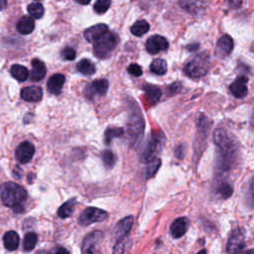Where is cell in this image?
Returning <instances> with one entry per match:
<instances>
[{"mask_svg": "<svg viewBox=\"0 0 254 254\" xmlns=\"http://www.w3.org/2000/svg\"><path fill=\"white\" fill-rule=\"evenodd\" d=\"M0 197H1L4 205L13 208L16 213H19L23 210L22 203L27 199V192L20 185L9 182L0 188Z\"/></svg>", "mask_w": 254, "mask_h": 254, "instance_id": "1", "label": "cell"}, {"mask_svg": "<svg viewBox=\"0 0 254 254\" xmlns=\"http://www.w3.org/2000/svg\"><path fill=\"white\" fill-rule=\"evenodd\" d=\"M118 41V36L115 33L107 31L100 39L94 42V54L100 59L106 58L116 48Z\"/></svg>", "mask_w": 254, "mask_h": 254, "instance_id": "2", "label": "cell"}, {"mask_svg": "<svg viewBox=\"0 0 254 254\" xmlns=\"http://www.w3.org/2000/svg\"><path fill=\"white\" fill-rule=\"evenodd\" d=\"M209 57L207 54L203 53L196 56L185 67V73L187 76L193 78H200L206 75L209 69Z\"/></svg>", "mask_w": 254, "mask_h": 254, "instance_id": "3", "label": "cell"}, {"mask_svg": "<svg viewBox=\"0 0 254 254\" xmlns=\"http://www.w3.org/2000/svg\"><path fill=\"white\" fill-rule=\"evenodd\" d=\"M165 143V136L162 132H154L149 137L147 143L141 154V161L143 163H149L156 158V155L160 153Z\"/></svg>", "mask_w": 254, "mask_h": 254, "instance_id": "4", "label": "cell"}, {"mask_svg": "<svg viewBox=\"0 0 254 254\" xmlns=\"http://www.w3.org/2000/svg\"><path fill=\"white\" fill-rule=\"evenodd\" d=\"M103 233L101 230H95L84 237L81 245V254H102V241Z\"/></svg>", "mask_w": 254, "mask_h": 254, "instance_id": "5", "label": "cell"}, {"mask_svg": "<svg viewBox=\"0 0 254 254\" xmlns=\"http://www.w3.org/2000/svg\"><path fill=\"white\" fill-rule=\"evenodd\" d=\"M108 214L105 210L98 207H88L82 211L78 218V224L80 226H90L95 223H101L107 219Z\"/></svg>", "mask_w": 254, "mask_h": 254, "instance_id": "6", "label": "cell"}, {"mask_svg": "<svg viewBox=\"0 0 254 254\" xmlns=\"http://www.w3.org/2000/svg\"><path fill=\"white\" fill-rule=\"evenodd\" d=\"M143 129H144V121L142 119V116L139 110H137V113L133 112V114H131V117L128 123V134L131 140L133 141V143H135V145L140 141V138L143 133Z\"/></svg>", "mask_w": 254, "mask_h": 254, "instance_id": "7", "label": "cell"}, {"mask_svg": "<svg viewBox=\"0 0 254 254\" xmlns=\"http://www.w3.org/2000/svg\"><path fill=\"white\" fill-rule=\"evenodd\" d=\"M245 235L242 229H234L228 241L227 252L229 254H238L244 247Z\"/></svg>", "mask_w": 254, "mask_h": 254, "instance_id": "8", "label": "cell"}, {"mask_svg": "<svg viewBox=\"0 0 254 254\" xmlns=\"http://www.w3.org/2000/svg\"><path fill=\"white\" fill-rule=\"evenodd\" d=\"M108 86L109 84L107 79H97L86 87V89H84V95L89 99H94L97 96H104L108 90Z\"/></svg>", "mask_w": 254, "mask_h": 254, "instance_id": "9", "label": "cell"}, {"mask_svg": "<svg viewBox=\"0 0 254 254\" xmlns=\"http://www.w3.org/2000/svg\"><path fill=\"white\" fill-rule=\"evenodd\" d=\"M146 50L149 54L151 55H156L159 52L165 51L169 47V42L168 40L159 35H154L151 36L147 41H146Z\"/></svg>", "mask_w": 254, "mask_h": 254, "instance_id": "10", "label": "cell"}, {"mask_svg": "<svg viewBox=\"0 0 254 254\" xmlns=\"http://www.w3.org/2000/svg\"><path fill=\"white\" fill-rule=\"evenodd\" d=\"M35 154V147L29 141H24L19 144L15 151L16 159L21 164H26L31 161Z\"/></svg>", "mask_w": 254, "mask_h": 254, "instance_id": "11", "label": "cell"}, {"mask_svg": "<svg viewBox=\"0 0 254 254\" xmlns=\"http://www.w3.org/2000/svg\"><path fill=\"white\" fill-rule=\"evenodd\" d=\"M133 225H134V218L132 216L126 217L123 220H121L119 223H117L113 232L116 240L121 239L125 236H128Z\"/></svg>", "mask_w": 254, "mask_h": 254, "instance_id": "12", "label": "cell"}, {"mask_svg": "<svg viewBox=\"0 0 254 254\" xmlns=\"http://www.w3.org/2000/svg\"><path fill=\"white\" fill-rule=\"evenodd\" d=\"M247 77L238 76L229 86V91L236 99H243L248 93L247 89Z\"/></svg>", "mask_w": 254, "mask_h": 254, "instance_id": "13", "label": "cell"}, {"mask_svg": "<svg viewBox=\"0 0 254 254\" xmlns=\"http://www.w3.org/2000/svg\"><path fill=\"white\" fill-rule=\"evenodd\" d=\"M108 31V27L105 24H97L89 29H87L83 33L84 38L90 43H94L98 39H100L102 35H104Z\"/></svg>", "mask_w": 254, "mask_h": 254, "instance_id": "14", "label": "cell"}, {"mask_svg": "<svg viewBox=\"0 0 254 254\" xmlns=\"http://www.w3.org/2000/svg\"><path fill=\"white\" fill-rule=\"evenodd\" d=\"M21 98L22 100L29 102H37L43 98V91L37 86L26 87L21 91Z\"/></svg>", "mask_w": 254, "mask_h": 254, "instance_id": "15", "label": "cell"}, {"mask_svg": "<svg viewBox=\"0 0 254 254\" xmlns=\"http://www.w3.org/2000/svg\"><path fill=\"white\" fill-rule=\"evenodd\" d=\"M65 80H66V78H65L64 75H62V74L53 75L47 82L48 92L52 95H55V96L60 95L61 92H62V89L64 87Z\"/></svg>", "mask_w": 254, "mask_h": 254, "instance_id": "16", "label": "cell"}, {"mask_svg": "<svg viewBox=\"0 0 254 254\" xmlns=\"http://www.w3.org/2000/svg\"><path fill=\"white\" fill-rule=\"evenodd\" d=\"M233 49V40L230 36L225 35L223 36L217 44V53L220 57L229 56Z\"/></svg>", "mask_w": 254, "mask_h": 254, "instance_id": "17", "label": "cell"}, {"mask_svg": "<svg viewBox=\"0 0 254 254\" xmlns=\"http://www.w3.org/2000/svg\"><path fill=\"white\" fill-rule=\"evenodd\" d=\"M189 221L186 218H179L173 222L170 228L171 234L174 238L182 237L188 230Z\"/></svg>", "mask_w": 254, "mask_h": 254, "instance_id": "18", "label": "cell"}, {"mask_svg": "<svg viewBox=\"0 0 254 254\" xmlns=\"http://www.w3.org/2000/svg\"><path fill=\"white\" fill-rule=\"evenodd\" d=\"M46 66L43 62L39 59L32 60V73L30 76L33 81H40L43 79L46 76Z\"/></svg>", "mask_w": 254, "mask_h": 254, "instance_id": "19", "label": "cell"}, {"mask_svg": "<svg viewBox=\"0 0 254 254\" xmlns=\"http://www.w3.org/2000/svg\"><path fill=\"white\" fill-rule=\"evenodd\" d=\"M179 5L190 14H198L203 8V1L202 0H179Z\"/></svg>", "mask_w": 254, "mask_h": 254, "instance_id": "20", "label": "cell"}, {"mask_svg": "<svg viewBox=\"0 0 254 254\" xmlns=\"http://www.w3.org/2000/svg\"><path fill=\"white\" fill-rule=\"evenodd\" d=\"M35 29L34 19L30 16H23L17 23V31L23 35L31 34Z\"/></svg>", "mask_w": 254, "mask_h": 254, "instance_id": "21", "label": "cell"}, {"mask_svg": "<svg viewBox=\"0 0 254 254\" xmlns=\"http://www.w3.org/2000/svg\"><path fill=\"white\" fill-rule=\"evenodd\" d=\"M3 242H4V246L7 250H9V251L16 250L18 248L19 242H20L18 233L13 230L7 231L3 236Z\"/></svg>", "mask_w": 254, "mask_h": 254, "instance_id": "22", "label": "cell"}, {"mask_svg": "<svg viewBox=\"0 0 254 254\" xmlns=\"http://www.w3.org/2000/svg\"><path fill=\"white\" fill-rule=\"evenodd\" d=\"M143 90H144V92L146 94V98L150 103L155 104L161 99L162 93L158 87L153 86V84H144Z\"/></svg>", "mask_w": 254, "mask_h": 254, "instance_id": "23", "label": "cell"}, {"mask_svg": "<svg viewBox=\"0 0 254 254\" xmlns=\"http://www.w3.org/2000/svg\"><path fill=\"white\" fill-rule=\"evenodd\" d=\"M130 246H131V240L128 238V236H125L121 239H118L116 240V243L113 247L112 254H128Z\"/></svg>", "mask_w": 254, "mask_h": 254, "instance_id": "24", "label": "cell"}, {"mask_svg": "<svg viewBox=\"0 0 254 254\" xmlns=\"http://www.w3.org/2000/svg\"><path fill=\"white\" fill-rule=\"evenodd\" d=\"M76 199H72L69 200L68 202H66L64 204H62L59 209H58V216L61 219H67L69 217L72 216L75 205H76Z\"/></svg>", "mask_w": 254, "mask_h": 254, "instance_id": "25", "label": "cell"}, {"mask_svg": "<svg viewBox=\"0 0 254 254\" xmlns=\"http://www.w3.org/2000/svg\"><path fill=\"white\" fill-rule=\"evenodd\" d=\"M76 70H77V72H79L82 75L90 76V75L95 74L96 67L92 61H90L88 59H82L81 61H79L77 63Z\"/></svg>", "mask_w": 254, "mask_h": 254, "instance_id": "26", "label": "cell"}, {"mask_svg": "<svg viewBox=\"0 0 254 254\" xmlns=\"http://www.w3.org/2000/svg\"><path fill=\"white\" fill-rule=\"evenodd\" d=\"M10 73L12 76L18 81H25L29 76V71L27 68L21 65H13L10 69Z\"/></svg>", "mask_w": 254, "mask_h": 254, "instance_id": "27", "label": "cell"}, {"mask_svg": "<svg viewBox=\"0 0 254 254\" xmlns=\"http://www.w3.org/2000/svg\"><path fill=\"white\" fill-rule=\"evenodd\" d=\"M150 70L155 75L163 76L167 73L168 70L167 62L163 59H155L150 65Z\"/></svg>", "mask_w": 254, "mask_h": 254, "instance_id": "28", "label": "cell"}, {"mask_svg": "<svg viewBox=\"0 0 254 254\" xmlns=\"http://www.w3.org/2000/svg\"><path fill=\"white\" fill-rule=\"evenodd\" d=\"M150 29V25L145 20H139L133 24L131 27V33L136 37H141L146 34Z\"/></svg>", "mask_w": 254, "mask_h": 254, "instance_id": "29", "label": "cell"}, {"mask_svg": "<svg viewBox=\"0 0 254 254\" xmlns=\"http://www.w3.org/2000/svg\"><path fill=\"white\" fill-rule=\"evenodd\" d=\"M28 12L32 16V18L40 19L43 17V15L45 13V9H44V6L41 3L35 2V3H31L28 5Z\"/></svg>", "mask_w": 254, "mask_h": 254, "instance_id": "30", "label": "cell"}, {"mask_svg": "<svg viewBox=\"0 0 254 254\" xmlns=\"http://www.w3.org/2000/svg\"><path fill=\"white\" fill-rule=\"evenodd\" d=\"M38 242V235L35 232H29L24 237L23 248L25 251H31L35 248Z\"/></svg>", "mask_w": 254, "mask_h": 254, "instance_id": "31", "label": "cell"}, {"mask_svg": "<svg viewBox=\"0 0 254 254\" xmlns=\"http://www.w3.org/2000/svg\"><path fill=\"white\" fill-rule=\"evenodd\" d=\"M124 133L123 128H119V127H111V128L106 129L105 134H104V141L105 144L108 145L112 141L114 137H120Z\"/></svg>", "mask_w": 254, "mask_h": 254, "instance_id": "32", "label": "cell"}, {"mask_svg": "<svg viewBox=\"0 0 254 254\" xmlns=\"http://www.w3.org/2000/svg\"><path fill=\"white\" fill-rule=\"evenodd\" d=\"M147 164L148 166L146 168V178L149 179V178H152L158 171V169L161 166V160L158 158H155Z\"/></svg>", "mask_w": 254, "mask_h": 254, "instance_id": "33", "label": "cell"}, {"mask_svg": "<svg viewBox=\"0 0 254 254\" xmlns=\"http://www.w3.org/2000/svg\"><path fill=\"white\" fill-rule=\"evenodd\" d=\"M102 162L104 164V166L106 168H112L116 162V157L115 155L109 151V150H105L102 153Z\"/></svg>", "mask_w": 254, "mask_h": 254, "instance_id": "34", "label": "cell"}, {"mask_svg": "<svg viewBox=\"0 0 254 254\" xmlns=\"http://www.w3.org/2000/svg\"><path fill=\"white\" fill-rule=\"evenodd\" d=\"M110 5L111 0H97L94 9L98 14H103L109 9Z\"/></svg>", "mask_w": 254, "mask_h": 254, "instance_id": "35", "label": "cell"}, {"mask_svg": "<svg viewBox=\"0 0 254 254\" xmlns=\"http://www.w3.org/2000/svg\"><path fill=\"white\" fill-rule=\"evenodd\" d=\"M61 56H62V58H63L64 60H66V61H73V60L76 59V51H75L73 48H71V47H66V48H64V49L62 50Z\"/></svg>", "mask_w": 254, "mask_h": 254, "instance_id": "36", "label": "cell"}, {"mask_svg": "<svg viewBox=\"0 0 254 254\" xmlns=\"http://www.w3.org/2000/svg\"><path fill=\"white\" fill-rule=\"evenodd\" d=\"M219 193H220V195H222V197L224 199H228L232 195V188H231L230 185L225 183V184L220 186Z\"/></svg>", "mask_w": 254, "mask_h": 254, "instance_id": "37", "label": "cell"}, {"mask_svg": "<svg viewBox=\"0 0 254 254\" xmlns=\"http://www.w3.org/2000/svg\"><path fill=\"white\" fill-rule=\"evenodd\" d=\"M128 73L134 76H140L142 75V69L137 64H132L128 67Z\"/></svg>", "mask_w": 254, "mask_h": 254, "instance_id": "38", "label": "cell"}, {"mask_svg": "<svg viewBox=\"0 0 254 254\" xmlns=\"http://www.w3.org/2000/svg\"><path fill=\"white\" fill-rule=\"evenodd\" d=\"M181 89H182V86L180 82H174L170 87H169V92H170V95H176L181 91Z\"/></svg>", "mask_w": 254, "mask_h": 254, "instance_id": "39", "label": "cell"}, {"mask_svg": "<svg viewBox=\"0 0 254 254\" xmlns=\"http://www.w3.org/2000/svg\"><path fill=\"white\" fill-rule=\"evenodd\" d=\"M229 5L233 8H239L242 5V0H229Z\"/></svg>", "mask_w": 254, "mask_h": 254, "instance_id": "40", "label": "cell"}, {"mask_svg": "<svg viewBox=\"0 0 254 254\" xmlns=\"http://www.w3.org/2000/svg\"><path fill=\"white\" fill-rule=\"evenodd\" d=\"M52 254H70V252L64 247H57L56 249H54Z\"/></svg>", "mask_w": 254, "mask_h": 254, "instance_id": "41", "label": "cell"}, {"mask_svg": "<svg viewBox=\"0 0 254 254\" xmlns=\"http://www.w3.org/2000/svg\"><path fill=\"white\" fill-rule=\"evenodd\" d=\"M7 6V0H0V11L6 8Z\"/></svg>", "mask_w": 254, "mask_h": 254, "instance_id": "42", "label": "cell"}, {"mask_svg": "<svg viewBox=\"0 0 254 254\" xmlns=\"http://www.w3.org/2000/svg\"><path fill=\"white\" fill-rule=\"evenodd\" d=\"M76 2L81 5H88L91 2V0H76Z\"/></svg>", "mask_w": 254, "mask_h": 254, "instance_id": "43", "label": "cell"}, {"mask_svg": "<svg viewBox=\"0 0 254 254\" xmlns=\"http://www.w3.org/2000/svg\"><path fill=\"white\" fill-rule=\"evenodd\" d=\"M198 254H206V250H205V249H203V250L200 251Z\"/></svg>", "mask_w": 254, "mask_h": 254, "instance_id": "44", "label": "cell"}, {"mask_svg": "<svg viewBox=\"0 0 254 254\" xmlns=\"http://www.w3.org/2000/svg\"><path fill=\"white\" fill-rule=\"evenodd\" d=\"M243 254H253V250H252V249H250V250H248L247 252H244Z\"/></svg>", "mask_w": 254, "mask_h": 254, "instance_id": "45", "label": "cell"}]
</instances>
